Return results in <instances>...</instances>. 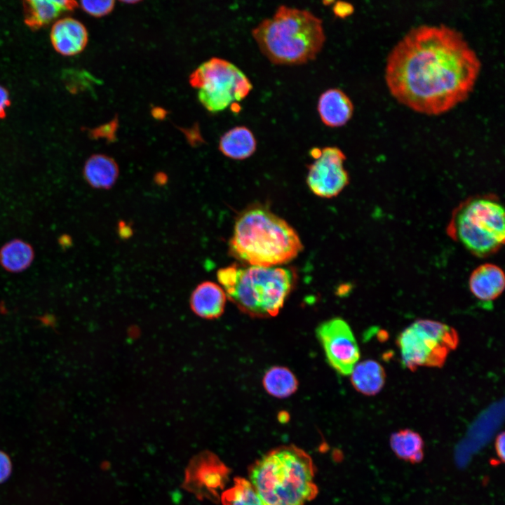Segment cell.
<instances>
[{
    "instance_id": "obj_1",
    "label": "cell",
    "mask_w": 505,
    "mask_h": 505,
    "mask_svg": "<svg viewBox=\"0 0 505 505\" xmlns=\"http://www.w3.org/2000/svg\"><path fill=\"white\" fill-rule=\"evenodd\" d=\"M480 67L459 31L445 25H423L393 47L384 77L398 102L422 114L439 115L468 97Z\"/></svg>"
},
{
    "instance_id": "obj_2",
    "label": "cell",
    "mask_w": 505,
    "mask_h": 505,
    "mask_svg": "<svg viewBox=\"0 0 505 505\" xmlns=\"http://www.w3.org/2000/svg\"><path fill=\"white\" fill-rule=\"evenodd\" d=\"M236 260L262 267H274L294 260L303 249L295 229L263 206L244 210L236 218L229 243Z\"/></svg>"
},
{
    "instance_id": "obj_3",
    "label": "cell",
    "mask_w": 505,
    "mask_h": 505,
    "mask_svg": "<svg viewBox=\"0 0 505 505\" xmlns=\"http://www.w3.org/2000/svg\"><path fill=\"white\" fill-rule=\"evenodd\" d=\"M260 51L275 65H301L316 58L325 34L323 21L308 10L281 5L252 29Z\"/></svg>"
},
{
    "instance_id": "obj_4",
    "label": "cell",
    "mask_w": 505,
    "mask_h": 505,
    "mask_svg": "<svg viewBox=\"0 0 505 505\" xmlns=\"http://www.w3.org/2000/svg\"><path fill=\"white\" fill-rule=\"evenodd\" d=\"M248 474L263 505H305L318 494L312 459L295 445L271 450L250 467Z\"/></svg>"
},
{
    "instance_id": "obj_5",
    "label": "cell",
    "mask_w": 505,
    "mask_h": 505,
    "mask_svg": "<svg viewBox=\"0 0 505 505\" xmlns=\"http://www.w3.org/2000/svg\"><path fill=\"white\" fill-rule=\"evenodd\" d=\"M217 278L227 297L254 318L278 314L297 281V274L290 268L243 267L236 264L220 269Z\"/></svg>"
},
{
    "instance_id": "obj_6",
    "label": "cell",
    "mask_w": 505,
    "mask_h": 505,
    "mask_svg": "<svg viewBox=\"0 0 505 505\" xmlns=\"http://www.w3.org/2000/svg\"><path fill=\"white\" fill-rule=\"evenodd\" d=\"M447 232L473 255H490L504 243V208L493 196L471 197L454 209Z\"/></svg>"
},
{
    "instance_id": "obj_7",
    "label": "cell",
    "mask_w": 505,
    "mask_h": 505,
    "mask_svg": "<svg viewBox=\"0 0 505 505\" xmlns=\"http://www.w3.org/2000/svg\"><path fill=\"white\" fill-rule=\"evenodd\" d=\"M191 85L210 112H221L244 99L252 89L247 76L233 63L219 58L204 62L191 74Z\"/></svg>"
},
{
    "instance_id": "obj_8",
    "label": "cell",
    "mask_w": 505,
    "mask_h": 505,
    "mask_svg": "<svg viewBox=\"0 0 505 505\" xmlns=\"http://www.w3.org/2000/svg\"><path fill=\"white\" fill-rule=\"evenodd\" d=\"M459 342L452 327L431 320H418L405 328L397 340L404 365L411 370L419 366L441 367Z\"/></svg>"
},
{
    "instance_id": "obj_9",
    "label": "cell",
    "mask_w": 505,
    "mask_h": 505,
    "mask_svg": "<svg viewBox=\"0 0 505 505\" xmlns=\"http://www.w3.org/2000/svg\"><path fill=\"white\" fill-rule=\"evenodd\" d=\"M316 334L329 365L338 373L350 375L360 351L349 324L341 318H333L321 323Z\"/></svg>"
},
{
    "instance_id": "obj_10",
    "label": "cell",
    "mask_w": 505,
    "mask_h": 505,
    "mask_svg": "<svg viewBox=\"0 0 505 505\" xmlns=\"http://www.w3.org/2000/svg\"><path fill=\"white\" fill-rule=\"evenodd\" d=\"M311 154L315 160L309 166L307 177L310 190L322 198L337 196L349 182L344 166L346 156L337 147L314 148Z\"/></svg>"
},
{
    "instance_id": "obj_11",
    "label": "cell",
    "mask_w": 505,
    "mask_h": 505,
    "mask_svg": "<svg viewBox=\"0 0 505 505\" xmlns=\"http://www.w3.org/2000/svg\"><path fill=\"white\" fill-rule=\"evenodd\" d=\"M229 469L211 452L194 456L185 469L182 487L199 500L217 501L228 479Z\"/></svg>"
},
{
    "instance_id": "obj_12",
    "label": "cell",
    "mask_w": 505,
    "mask_h": 505,
    "mask_svg": "<svg viewBox=\"0 0 505 505\" xmlns=\"http://www.w3.org/2000/svg\"><path fill=\"white\" fill-rule=\"evenodd\" d=\"M88 39L85 26L72 18L58 20L50 31V41L54 49L65 56L81 53L86 47Z\"/></svg>"
},
{
    "instance_id": "obj_13",
    "label": "cell",
    "mask_w": 505,
    "mask_h": 505,
    "mask_svg": "<svg viewBox=\"0 0 505 505\" xmlns=\"http://www.w3.org/2000/svg\"><path fill=\"white\" fill-rule=\"evenodd\" d=\"M317 110L322 122L336 128L345 125L352 117L354 105L349 97L339 88H330L319 97Z\"/></svg>"
},
{
    "instance_id": "obj_14",
    "label": "cell",
    "mask_w": 505,
    "mask_h": 505,
    "mask_svg": "<svg viewBox=\"0 0 505 505\" xmlns=\"http://www.w3.org/2000/svg\"><path fill=\"white\" fill-rule=\"evenodd\" d=\"M469 285L471 293L483 302H491L504 291L505 276L497 265L486 263L478 267L471 273Z\"/></svg>"
},
{
    "instance_id": "obj_15",
    "label": "cell",
    "mask_w": 505,
    "mask_h": 505,
    "mask_svg": "<svg viewBox=\"0 0 505 505\" xmlns=\"http://www.w3.org/2000/svg\"><path fill=\"white\" fill-rule=\"evenodd\" d=\"M227 295L220 285L212 281L200 283L193 291L190 304L193 311L198 316L213 319L224 312Z\"/></svg>"
},
{
    "instance_id": "obj_16",
    "label": "cell",
    "mask_w": 505,
    "mask_h": 505,
    "mask_svg": "<svg viewBox=\"0 0 505 505\" xmlns=\"http://www.w3.org/2000/svg\"><path fill=\"white\" fill-rule=\"evenodd\" d=\"M74 1L28 0L23 2L25 22L32 29L50 23L62 12L74 10Z\"/></svg>"
},
{
    "instance_id": "obj_17",
    "label": "cell",
    "mask_w": 505,
    "mask_h": 505,
    "mask_svg": "<svg viewBox=\"0 0 505 505\" xmlns=\"http://www.w3.org/2000/svg\"><path fill=\"white\" fill-rule=\"evenodd\" d=\"M257 142L252 132L247 127L236 126L227 131L219 142L220 151L227 157L243 160L252 156Z\"/></svg>"
},
{
    "instance_id": "obj_18",
    "label": "cell",
    "mask_w": 505,
    "mask_h": 505,
    "mask_svg": "<svg viewBox=\"0 0 505 505\" xmlns=\"http://www.w3.org/2000/svg\"><path fill=\"white\" fill-rule=\"evenodd\" d=\"M350 375L355 389L367 396L378 393L385 383L386 374L383 367L373 360L356 363Z\"/></svg>"
},
{
    "instance_id": "obj_19",
    "label": "cell",
    "mask_w": 505,
    "mask_h": 505,
    "mask_svg": "<svg viewBox=\"0 0 505 505\" xmlns=\"http://www.w3.org/2000/svg\"><path fill=\"white\" fill-rule=\"evenodd\" d=\"M83 175L88 183L94 188L108 189L116 182L119 167L111 157L104 154L91 156L86 162Z\"/></svg>"
},
{
    "instance_id": "obj_20",
    "label": "cell",
    "mask_w": 505,
    "mask_h": 505,
    "mask_svg": "<svg viewBox=\"0 0 505 505\" xmlns=\"http://www.w3.org/2000/svg\"><path fill=\"white\" fill-rule=\"evenodd\" d=\"M389 443L392 451L400 459L417 464L424 458V443L416 431L406 429L394 432Z\"/></svg>"
},
{
    "instance_id": "obj_21",
    "label": "cell",
    "mask_w": 505,
    "mask_h": 505,
    "mask_svg": "<svg viewBox=\"0 0 505 505\" xmlns=\"http://www.w3.org/2000/svg\"><path fill=\"white\" fill-rule=\"evenodd\" d=\"M264 390L276 398H286L298 389V380L287 367L275 365L264 372L262 379Z\"/></svg>"
},
{
    "instance_id": "obj_22",
    "label": "cell",
    "mask_w": 505,
    "mask_h": 505,
    "mask_svg": "<svg viewBox=\"0 0 505 505\" xmlns=\"http://www.w3.org/2000/svg\"><path fill=\"white\" fill-rule=\"evenodd\" d=\"M34 258L31 245L22 240H13L0 250V264L6 270L19 272L26 269Z\"/></svg>"
},
{
    "instance_id": "obj_23",
    "label": "cell",
    "mask_w": 505,
    "mask_h": 505,
    "mask_svg": "<svg viewBox=\"0 0 505 505\" xmlns=\"http://www.w3.org/2000/svg\"><path fill=\"white\" fill-rule=\"evenodd\" d=\"M220 499L223 505H263L250 482L242 478H235Z\"/></svg>"
},
{
    "instance_id": "obj_24",
    "label": "cell",
    "mask_w": 505,
    "mask_h": 505,
    "mask_svg": "<svg viewBox=\"0 0 505 505\" xmlns=\"http://www.w3.org/2000/svg\"><path fill=\"white\" fill-rule=\"evenodd\" d=\"M82 9L94 17H102L109 13L114 8V1H81Z\"/></svg>"
},
{
    "instance_id": "obj_25",
    "label": "cell",
    "mask_w": 505,
    "mask_h": 505,
    "mask_svg": "<svg viewBox=\"0 0 505 505\" xmlns=\"http://www.w3.org/2000/svg\"><path fill=\"white\" fill-rule=\"evenodd\" d=\"M11 463L6 454L0 451V483L4 482L10 476Z\"/></svg>"
},
{
    "instance_id": "obj_26",
    "label": "cell",
    "mask_w": 505,
    "mask_h": 505,
    "mask_svg": "<svg viewBox=\"0 0 505 505\" xmlns=\"http://www.w3.org/2000/svg\"><path fill=\"white\" fill-rule=\"evenodd\" d=\"M11 104L7 90L0 85V118L6 116V112Z\"/></svg>"
},
{
    "instance_id": "obj_27",
    "label": "cell",
    "mask_w": 505,
    "mask_h": 505,
    "mask_svg": "<svg viewBox=\"0 0 505 505\" xmlns=\"http://www.w3.org/2000/svg\"><path fill=\"white\" fill-rule=\"evenodd\" d=\"M335 14L340 18H344L352 13V5L345 2H337L333 8Z\"/></svg>"
},
{
    "instance_id": "obj_28",
    "label": "cell",
    "mask_w": 505,
    "mask_h": 505,
    "mask_svg": "<svg viewBox=\"0 0 505 505\" xmlns=\"http://www.w3.org/2000/svg\"><path fill=\"white\" fill-rule=\"evenodd\" d=\"M504 432H501L494 440L495 452L501 462L504 461Z\"/></svg>"
}]
</instances>
